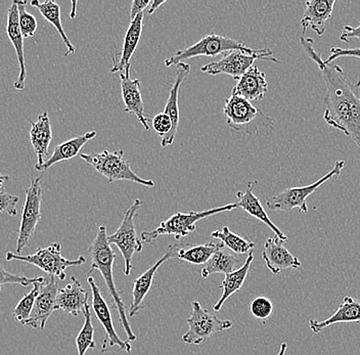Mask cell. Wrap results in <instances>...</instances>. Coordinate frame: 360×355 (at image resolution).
Segmentation results:
<instances>
[{
    "instance_id": "cell-1",
    "label": "cell",
    "mask_w": 360,
    "mask_h": 355,
    "mask_svg": "<svg viewBox=\"0 0 360 355\" xmlns=\"http://www.w3.org/2000/svg\"><path fill=\"white\" fill-rule=\"evenodd\" d=\"M301 46L321 70L326 84L323 113L326 124L343 132L360 149V80L352 83L336 64H328L315 49L312 38L302 35Z\"/></svg>"
},
{
    "instance_id": "cell-2",
    "label": "cell",
    "mask_w": 360,
    "mask_h": 355,
    "mask_svg": "<svg viewBox=\"0 0 360 355\" xmlns=\"http://www.w3.org/2000/svg\"><path fill=\"white\" fill-rule=\"evenodd\" d=\"M89 252L90 258H91V266H90L87 276H91L94 271H100L105 285H107L110 296L114 301L115 306L118 310L119 318H120L121 325L125 331L128 341L136 340V335L132 331L131 325L128 321L125 304H124L122 297L115 285L112 266H114L115 259H116V254L112 250L111 245L108 242L105 226H101L98 228V233L89 246Z\"/></svg>"
},
{
    "instance_id": "cell-3",
    "label": "cell",
    "mask_w": 360,
    "mask_h": 355,
    "mask_svg": "<svg viewBox=\"0 0 360 355\" xmlns=\"http://www.w3.org/2000/svg\"><path fill=\"white\" fill-rule=\"evenodd\" d=\"M224 113L229 128L236 132L257 134L262 128H272L274 120L264 112L254 107L251 102L242 96L231 93L225 101Z\"/></svg>"
},
{
    "instance_id": "cell-4",
    "label": "cell",
    "mask_w": 360,
    "mask_h": 355,
    "mask_svg": "<svg viewBox=\"0 0 360 355\" xmlns=\"http://www.w3.org/2000/svg\"><path fill=\"white\" fill-rule=\"evenodd\" d=\"M238 204H227L217 208L208 209L201 212H176L169 219L162 222L156 229L152 231H143L141 233V241L150 244L156 241L161 235H173L177 241L188 237L197 229V224L200 220L204 219L219 213L229 212V211L238 209Z\"/></svg>"
},
{
    "instance_id": "cell-5",
    "label": "cell",
    "mask_w": 360,
    "mask_h": 355,
    "mask_svg": "<svg viewBox=\"0 0 360 355\" xmlns=\"http://www.w3.org/2000/svg\"><path fill=\"white\" fill-rule=\"evenodd\" d=\"M79 156L100 174L108 179L110 183L119 181H127L148 186V188L155 186L152 179H143L131 169L129 163L124 159L122 150L112 153L105 150L101 153L80 154Z\"/></svg>"
},
{
    "instance_id": "cell-6",
    "label": "cell",
    "mask_w": 360,
    "mask_h": 355,
    "mask_svg": "<svg viewBox=\"0 0 360 355\" xmlns=\"http://www.w3.org/2000/svg\"><path fill=\"white\" fill-rule=\"evenodd\" d=\"M346 162L339 160L335 162L334 167L326 174L325 176L315 181L314 183L308 186H300V188H290L283 191L280 194L267 198L266 206L272 212H291V211L299 210L300 213L308 212L307 199L312 194H314L323 183L330 181L335 176H339L342 170L345 168Z\"/></svg>"
},
{
    "instance_id": "cell-7",
    "label": "cell",
    "mask_w": 360,
    "mask_h": 355,
    "mask_svg": "<svg viewBox=\"0 0 360 355\" xmlns=\"http://www.w3.org/2000/svg\"><path fill=\"white\" fill-rule=\"evenodd\" d=\"M6 259V262L18 260V262L34 265L47 275L55 276L60 280L66 278V271L69 267L80 266L86 262V259L83 256H80L77 259H66L62 255V245L60 243H53L45 248L37 249L35 253L30 255H19L17 253L8 252Z\"/></svg>"
},
{
    "instance_id": "cell-8",
    "label": "cell",
    "mask_w": 360,
    "mask_h": 355,
    "mask_svg": "<svg viewBox=\"0 0 360 355\" xmlns=\"http://www.w3.org/2000/svg\"><path fill=\"white\" fill-rule=\"evenodd\" d=\"M233 51H242L248 53H255V49L247 46L246 44L233 39V38L225 37L218 34H209L202 37L197 44L190 47L176 51L174 55L171 56L165 60V66L170 68L172 66H177L180 63L191 58L198 57H217L219 55L231 53Z\"/></svg>"
},
{
    "instance_id": "cell-9",
    "label": "cell",
    "mask_w": 360,
    "mask_h": 355,
    "mask_svg": "<svg viewBox=\"0 0 360 355\" xmlns=\"http://www.w3.org/2000/svg\"><path fill=\"white\" fill-rule=\"evenodd\" d=\"M141 205H143V201L141 199L135 200L132 205L124 213L122 222L116 233L108 235L109 244L116 245L117 248L122 254L124 264H125L124 275L127 276H130L134 269L132 259L134 254L141 252L143 249V241L141 237L137 235L134 224V218Z\"/></svg>"
},
{
    "instance_id": "cell-10",
    "label": "cell",
    "mask_w": 360,
    "mask_h": 355,
    "mask_svg": "<svg viewBox=\"0 0 360 355\" xmlns=\"http://www.w3.org/2000/svg\"><path fill=\"white\" fill-rule=\"evenodd\" d=\"M257 60H271L274 63H280L278 58L274 57V53L269 49H263L256 51L254 53H248L242 51H233L231 53H225L218 60L205 65L201 71L209 75H225L231 76L238 80L245 73L254 66V63Z\"/></svg>"
},
{
    "instance_id": "cell-11",
    "label": "cell",
    "mask_w": 360,
    "mask_h": 355,
    "mask_svg": "<svg viewBox=\"0 0 360 355\" xmlns=\"http://www.w3.org/2000/svg\"><path fill=\"white\" fill-rule=\"evenodd\" d=\"M42 175L31 177L30 186L27 188L22 207L21 224L17 239V254L21 255L22 251L30 245V240L35 233L38 222L41 218L42 204Z\"/></svg>"
},
{
    "instance_id": "cell-12",
    "label": "cell",
    "mask_w": 360,
    "mask_h": 355,
    "mask_svg": "<svg viewBox=\"0 0 360 355\" xmlns=\"http://www.w3.org/2000/svg\"><path fill=\"white\" fill-rule=\"evenodd\" d=\"M188 331L182 336L186 344L200 345L216 333L229 330L233 327L231 321L219 320L217 316L202 309L198 301L191 302V314L186 320Z\"/></svg>"
},
{
    "instance_id": "cell-13",
    "label": "cell",
    "mask_w": 360,
    "mask_h": 355,
    "mask_svg": "<svg viewBox=\"0 0 360 355\" xmlns=\"http://www.w3.org/2000/svg\"><path fill=\"white\" fill-rule=\"evenodd\" d=\"M87 283L91 289L92 309L105 332V338L103 339V344H101V352H105L109 348L118 346L121 350L130 354L132 350L131 344L129 341L122 340L117 334L114 323H112L111 309H110L107 301L101 295V289L96 284V280L91 276H87Z\"/></svg>"
},
{
    "instance_id": "cell-14",
    "label": "cell",
    "mask_w": 360,
    "mask_h": 355,
    "mask_svg": "<svg viewBox=\"0 0 360 355\" xmlns=\"http://www.w3.org/2000/svg\"><path fill=\"white\" fill-rule=\"evenodd\" d=\"M58 290L60 289H58V280L55 276H49V278H45L44 284L40 288L39 294L36 298L32 316L25 325L35 330H44L51 314L56 310Z\"/></svg>"
},
{
    "instance_id": "cell-15",
    "label": "cell",
    "mask_w": 360,
    "mask_h": 355,
    "mask_svg": "<svg viewBox=\"0 0 360 355\" xmlns=\"http://www.w3.org/2000/svg\"><path fill=\"white\" fill-rule=\"evenodd\" d=\"M145 12L139 13L134 20L130 21L123 40L122 51L112 58L111 73H129L131 69V58L134 57L143 31Z\"/></svg>"
},
{
    "instance_id": "cell-16",
    "label": "cell",
    "mask_w": 360,
    "mask_h": 355,
    "mask_svg": "<svg viewBox=\"0 0 360 355\" xmlns=\"http://www.w3.org/2000/svg\"><path fill=\"white\" fill-rule=\"evenodd\" d=\"M177 248H179V244L169 245L167 251L158 260L156 264H153L148 271L134 280V289H132V302L130 304L129 311H128L129 316L132 318V316H136L141 310L145 309L143 300L152 288L153 280H154L158 269L168 259L176 258Z\"/></svg>"
},
{
    "instance_id": "cell-17",
    "label": "cell",
    "mask_w": 360,
    "mask_h": 355,
    "mask_svg": "<svg viewBox=\"0 0 360 355\" xmlns=\"http://www.w3.org/2000/svg\"><path fill=\"white\" fill-rule=\"evenodd\" d=\"M285 243L276 235L265 242L262 258L274 275H278L285 269H298L302 266L300 260L285 248Z\"/></svg>"
},
{
    "instance_id": "cell-18",
    "label": "cell",
    "mask_w": 360,
    "mask_h": 355,
    "mask_svg": "<svg viewBox=\"0 0 360 355\" xmlns=\"http://www.w3.org/2000/svg\"><path fill=\"white\" fill-rule=\"evenodd\" d=\"M190 73V64H186V63H180V64L177 65V72L176 76H175V81L174 83H173L172 87H171L167 103H166L165 110H164V113L167 114L168 116L170 117L171 121H172V130H171L170 134H169L167 136L161 139L162 148H166L168 147V146L172 145L173 141H174L175 139V136H176L177 131H179V91L182 83L188 79Z\"/></svg>"
},
{
    "instance_id": "cell-19",
    "label": "cell",
    "mask_w": 360,
    "mask_h": 355,
    "mask_svg": "<svg viewBox=\"0 0 360 355\" xmlns=\"http://www.w3.org/2000/svg\"><path fill=\"white\" fill-rule=\"evenodd\" d=\"M336 0H308L300 24L305 35L308 29H312L319 36L326 33V26L334 12Z\"/></svg>"
},
{
    "instance_id": "cell-20",
    "label": "cell",
    "mask_w": 360,
    "mask_h": 355,
    "mask_svg": "<svg viewBox=\"0 0 360 355\" xmlns=\"http://www.w3.org/2000/svg\"><path fill=\"white\" fill-rule=\"evenodd\" d=\"M257 183V181H249L247 183L246 190L238 191L236 193V198H238V203L236 204H238V208L243 209V210L249 213L251 217H255L259 221H262L263 224H266L276 233L278 239L287 242V235L271 221L269 214L265 211L264 207L261 204L260 200H259L257 195L254 194V188H256Z\"/></svg>"
},
{
    "instance_id": "cell-21",
    "label": "cell",
    "mask_w": 360,
    "mask_h": 355,
    "mask_svg": "<svg viewBox=\"0 0 360 355\" xmlns=\"http://www.w3.org/2000/svg\"><path fill=\"white\" fill-rule=\"evenodd\" d=\"M6 34L10 38L11 44L15 47L17 53L18 62H19V77L15 80V89L18 91H24L26 84L27 69L25 62L24 37H22L21 29H20L19 11H18L17 1H13L11 8L8 11V24H6Z\"/></svg>"
},
{
    "instance_id": "cell-22",
    "label": "cell",
    "mask_w": 360,
    "mask_h": 355,
    "mask_svg": "<svg viewBox=\"0 0 360 355\" xmlns=\"http://www.w3.org/2000/svg\"><path fill=\"white\" fill-rule=\"evenodd\" d=\"M121 92L126 113L134 114L146 130L150 129V119L145 115V105L141 91V80L131 79L129 73L120 74Z\"/></svg>"
},
{
    "instance_id": "cell-23",
    "label": "cell",
    "mask_w": 360,
    "mask_h": 355,
    "mask_svg": "<svg viewBox=\"0 0 360 355\" xmlns=\"http://www.w3.org/2000/svg\"><path fill=\"white\" fill-rule=\"evenodd\" d=\"M267 91L269 82L266 80V75L254 65L238 80L231 93L242 96L249 102H257L263 100Z\"/></svg>"
},
{
    "instance_id": "cell-24",
    "label": "cell",
    "mask_w": 360,
    "mask_h": 355,
    "mask_svg": "<svg viewBox=\"0 0 360 355\" xmlns=\"http://www.w3.org/2000/svg\"><path fill=\"white\" fill-rule=\"evenodd\" d=\"M87 304L89 293L77 278L72 276L71 283L63 289L58 290L56 309L78 316L79 314H83Z\"/></svg>"
},
{
    "instance_id": "cell-25",
    "label": "cell",
    "mask_w": 360,
    "mask_h": 355,
    "mask_svg": "<svg viewBox=\"0 0 360 355\" xmlns=\"http://www.w3.org/2000/svg\"><path fill=\"white\" fill-rule=\"evenodd\" d=\"M341 323H360L359 299L345 296L336 311L330 318L321 321L309 320V328L314 334H319L330 325Z\"/></svg>"
},
{
    "instance_id": "cell-26",
    "label": "cell",
    "mask_w": 360,
    "mask_h": 355,
    "mask_svg": "<svg viewBox=\"0 0 360 355\" xmlns=\"http://www.w3.org/2000/svg\"><path fill=\"white\" fill-rule=\"evenodd\" d=\"M51 139H53V129H51V120H49V113L44 112L38 116L37 121L32 123L30 130L31 143L37 156L36 170L39 169L46 161L45 158L49 154Z\"/></svg>"
},
{
    "instance_id": "cell-27",
    "label": "cell",
    "mask_w": 360,
    "mask_h": 355,
    "mask_svg": "<svg viewBox=\"0 0 360 355\" xmlns=\"http://www.w3.org/2000/svg\"><path fill=\"white\" fill-rule=\"evenodd\" d=\"M96 132L92 130V131L86 132V134H83V136L68 139L67 141H64V143L56 146L51 158L47 159V160L44 162V165H42L39 169H37V172H46L47 169L53 167L56 164L60 163V162L71 160V159L75 158L76 156H78L81 149H82L89 141L96 138Z\"/></svg>"
},
{
    "instance_id": "cell-28",
    "label": "cell",
    "mask_w": 360,
    "mask_h": 355,
    "mask_svg": "<svg viewBox=\"0 0 360 355\" xmlns=\"http://www.w3.org/2000/svg\"><path fill=\"white\" fill-rule=\"evenodd\" d=\"M225 247L221 243L209 242L206 244H179L176 258L191 264L201 265L207 264L214 254L222 250Z\"/></svg>"
},
{
    "instance_id": "cell-29",
    "label": "cell",
    "mask_w": 360,
    "mask_h": 355,
    "mask_svg": "<svg viewBox=\"0 0 360 355\" xmlns=\"http://www.w3.org/2000/svg\"><path fill=\"white\" fill-rule=\"evenodd\" d=\"M253 260L254 254L253 251H252V252L249 253V255H248L246 262H244L242 266L238 267V269L233 271V273L225 275L224 282H222L221 284V289L224 290V293H222V296L220 297L219 300L217 301V303L214 305V311H220L224 303L226 302L227 299L242 289Z\"/></svg>"
},
{
    "instance_id": "cell-30",
    "label": "cell",
    "mask_w": 360,
    "mask_h": 355,
    "mask_svg": "<svg viewBox=\"0 0 360 355\" xmlns=\"http://www.w3.org/2000/svg\"><path fill=\"white\" fill-rule=\"evenodd\" d=\"M31 6L37 8L40 13H41L42 17H44L49 23H51L55 27L60 38H62L63 42H64L65 46L67 47V53H65V56L68 57V56L75 53V46H73L71 40L68 37L66 32H65L64 27H63L62 19H60V6H58L56 1H51V0L44 2L34 0V1L31 2Z\"/></svg>"
},
{
    "instance_id": "cell-31",
    "label": "cell",
    "mask_w": 360,
    "mask_h": 355,
    "mask_svg": "<svg viewBox=\"0 0 360 355\" xmlns=\"http://www.w3.org/2000/svg\"><path fill=\"white\" fill-rule=\"evenodd\" d=\"M240 260L233 254L224 252V249L214 254L202 271V276L204 278H208L214 273H229L238 269Z\"/></svg>"
},
{
    "instance_id": "cell-32",
    "label": "cell",
    "mask_w": 360,
    "mask_h": 355,
    "mask_svg": "<svg viewBox=\"0 0 360 355\" xmlns=\"http://www.w3.org/2000/svg\"><path fill=\"white\" fill-rule=\"evenodd\" d=\"M214 239H218L224 247L236 254H247L253 251L255 244L246 238L233 233L229 226H224L221 231H213L211 233Z\"/></svg>"
},
{
    "instance_id": "cell-33",
    "label": "cell",
    "mask_w": 360,
    "mask_h": 355,
    "mask_svg": "<svg viewBox=\"0 0 360 355\" xmlns=\"http://www.w3.org/2000/svg\"><path fill=\"white\" fill-rule=\"evenodd\" d=\"M45 278H42L39 282H36L33 284L32 290L28 294L24 296L18 303L17 306L13 309V316L15 320L21 325H25V323L29 321V318L32 316L34 305H35L36 298L40 292V288L44 284Z\"/></svg>"
},
{
    "instance_id": "cell-34",
    "label": "cell",
    "mask_w": 360,
    "mask_h": 355,
    "mask_svg": "<svg viewBox=\"0 0 360 355\" xmlns=\"http://www.w3.org/2000/svg\"><path fill=\"white\" fill-rule=\"evenodd\" d=\"M83 316H84V323H83L80 332L78 333L77 338H76L78 355H85L86 354L87 350L94 349V348H96V342H94V325H92L91 312H90L89 304L85 306Z\"/></svg>"
},
{
    "instance_id": "cell-35",
    "label": "cell",
    "mask_w": 360,
    "mask_h": 355,
    "mask_svg": "<svg viewBox=\"0 0 360 355\" xmlns=\"http://www.w3.org/2000/svg\"><path fill=\"white\" fill-rule=\"evenodd\" d=\"M17 4L18 11H19L20 29H21L22 37H33L35 35L36 31H37V20H36L32 13L27 12L26 8L28 2L17 1Z\"/></svg>"
},
{
    "instance_id": "cell-36",
    "label": "cell",
    "mask_w": 360,
    "mask_h": 355,
    "mask_svg": "<svg viewBox=\"0 0 360 355\" xmlns=\"http://www.w3.org/2000/svg\"><path fill=\"white\" fill-rule=\"evenodd\" d=\"M44 278V276H36V278H27L24 276H18L15 273H8L1 264H0V292L2 286L4 285H21L22 287L29 286V285L35 284Z\"/></svg>"
},
{
    "instance_id": "cell-37",
    "label": "cell",
    "mask_w": 360,
    "mask_h": 355,
    "mask_svg": "<svg viewBox=\"0 0 360 355\" xmlns=\"http://www.w3.org/2000/svg\"><path fill=\"white\" fill-rule=\"evenodd\" d=\"M250 311L258 320L266 321L274 314V304L269 298L257 297L250 304Z\"/></svg>"
},
{
    "instance_id": "cell-38",
    "label": "cell",
    "mask_w": 360,
    "mask_h": 355,
    "mask_svg": "<svg viewBox=\"0 0 360 355\" xmlns=\"http://www.w3.org/2000/svg\"><path fill=\"white\" fill-rule=\"evenodd\" d=\"M19 202L20 198L18 195L0 192V213H6L13 217H17V205Z\"/></svg>"
},
{
    "instance_id": "cell-39",
    "label": "cell",
    "mask_w": 360,
    "mask_h": 355,
    "mask_svg": "<svg viewBox=\"0 0 360 355\" xmlns=\"http://www.w3.org/2000/svg\"><path fill=\"white\" fill-rule=\"evenodd\" d=\"M153 128L157 132L160 138H163L167 136L172 130V121L170 117L166 113H159L153 118Z\"/></svg>"
},
{
    "instance_id": "cell-40",
    "label": "cell",
    "mask_w": 360,
    "mask_h": 355,
    "mask_svg": "<svg viewBox=\"0 0 360 355\" xmlns=\"http://www.w3.org/2000/svg\"><path fill=\"white\" fill-rule=\"evenodd\" d=\"M342 57L359 58H360V49H342V47H332L330 49V56L326 60V63L330 64L337 58Z\"/></svg>"
},
{
    "instance_id": "cell-41",
    "label": "cell",
    "mask_w": 360,
    "mask_h": 355,
    "mask_svg": "<svg viewBox=\"0 0 360 355\" xmlns=\"http://www.w3.org/2000/svg\"><path fill=\"white\" fill-rule=\"evenodd\" d=\"M356 38L360 40V25L359 27L345 26L343 28V33L340 36V40L348 44L349 40Z\"/></svg>"
},
{
    "instance_id": "cell-42",
    "label": "cell",
    "mask_w": 360,
    "mask_h": 355,
    "mask_svg": "<svg viewBox=\"0 0 360 355\" xmlns=\"http://www.w3.org/2000/svg\"><path fill=\"white\" fill-rule=\"evenodd\" d=\"M150 0H134L132 1L131 11H130V20H134L137 15L145 12L146 8L150 6Z\"/></svg>"
},
{
    "instance_id": "cell-43",
    "label": "cell",
    "mask_w": 360,
    "mask_h": 355,
    "mask_svg": "<svg viewBox=\"0 0 360 355\" xmlns=\"http://www.w3.org/2000/svg\"><path fill=\"white\" fill-rule=\"evenodd\" d=\"M167 4V1L166 0H163V1H158V0H153V1H150V8H148V15H153L158 8H160V6H164V4Z\"/></svg>"
},
{
    "instance_id": "cell-44",
    "label": "cell",
    "mask_w": 360,
    "mask_h": 355,
    "mask_svg": "<svg viewBox=\"0 0 360 355\" xmlns=\"http://www.w3.org/2000/svg\"><path fill=\"white\" fill-rule=\"evenodd\" d=\"M10 181V176L8 175L1 174L0 173V191L4 188V184L6 183V181Z\"/></svg>"
},
{
    "instance_id": "cell-45",
    "label": "cell",
    "mask_w": 360,
    "mask_h": 355,
    "mask_svg": "<svg viewBox=\"0 0 360 355\" xmlns=\"http://www.w3.org/2000/svg\"><path fill=\"white\" fill-rule=\"evenodd\" d=\"M288 345L287 343H281L280 351H278V355H285V352H287Z\"/></svg>"
},
{
    "instance_id": "cell-46",
    "label": "cell",
    "mask_w": 360,
    "mask_h": 355,
    "mask_svg": "<svg viewBox=\"0 0 360 355\" xmlns=\"http://www.w3.org/2000/svg\"><path fill=\"white\" fill-rule=\"evenodd\" d=\"M72 6H73V8H72V13H70V15H71L72 19H75V17H76V6H77V2L74 1L73 4H72Z\"/></svg>"
}]
</instances>
